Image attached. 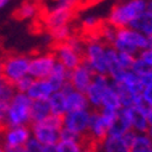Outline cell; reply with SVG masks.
<instances>
[{
	"instance_id": "6da1fadb",
	"label": "cell",
	"mask_w": 152,
	"mask_h": 152,
	"mask_svg": "<svg viewBox=\"0 0 152 152\" xmlns=\"http://www.w3.org/2000/svg\"><path fill=\"white\" fill-rule=\"evenodd\" d=\"M146 0H129L115 4L108 15L106 22L115 28L130 27L134 20L146 10Z\"/></svg>"
},
{
	"instance_id": "7a4b0ae2",
	"label": "cell",
	"mask_w": 152,
	"mask_h": 152,
	"mask_svg": "<svg viewBox=\"0 0 152 152\" xmlns=\"http://www.w3.org/2000/svg\"><path fill=\"white\" fill-rule=\"evenodd\" d=\"M111 47L118 52L129 53L132 56H139L142 51L151 47L150 39L142 34L137 32L131 27L119 28L116 37L114 40Z\"/></svg>"
},
{
	"instance_id": "3957f363",
	"label": "cell",
	"mask_w": 152,
	"mask_h": 152,
	"mask_svg": "<svg viewBox=\"0 0 152 152\" xmlns=\"http://www.w3.org/2000/svg\"><path fill=\"white\" fill-rule=\"evenodd\" d=\"M77 6L78 3L72 1V0H58V1L52 3L47 7L46 12L43 14L42 21L45 27L48 31H52L55 28L69 25Z\"/></svg>"
},
{
	"instance_id": "277c9868",
	"label": "cell",
	"mask_w": 152,
	"mask_h": 152,
	"mask_svg": "<svg viewBox=\"0 0 152 152\" xmlns=\"http://www.w3.org/2000/svg\"><path fill=\"white\" fill-rule=\"evenodd\" d=\"M31 106L32 100L27 94L16 93L9 103L6 126H31Z\"/></svg>"
},
{
	"instance_id": "5b68a950",
	"label": "cell",
	"mask_w": 152,
	"mask_h": 152,
	"mask_svg": "<svg viewBox=\"0 0 152 152\" xmlns=\"http://www.w3.org/2000/svg\"><path fill=\"white\" fill-rule=\"evenodd\" d=\"M106 47L108 45H105L99 37L89 39L86 42L83 61L95 73V75H108Z\"/></svg>"
},
{
	"instance_id": "8992f818",
	"label": "cell",
	"mask_w": 152,
	"mask_h": 152,
	"mask_svg": "<svg viewBox=\"0 0 152 152\" xmlns=\"http://www.w3.org/2000/svg\"><path fill=\"white\" fill-rule=\"evenodd\" d=\"M30 127L32 137L43 146L58 145L61 140V130L63 129V118L51 115L42 123L32 124Z\"/></svg>"
},
{
	"instance_id": "52a82bcc",
	"label": "cell",
	"mask_w": 152,
	"mask_h": 152,
	"mask_svg": "<svg viewBox=\"0 0 152 152\" xmlns=\"http://www.w3.org/2000/svg\"><path fill=\"white\" fill-rule=\"evenodd\" d=\"M118 113L106 110H93L87 134V140L96 145V143L102 142L105 137H108L111 127L116 120Z\"/></svg>"
},
{
	"instance_id": "ba28073f",
	"label": "cell",
	"mask_w": 152,
	"mask_h": 152,
	"mask_svg": "<svg viewBox=\"0 0 152 152\" xmlns=\"http://www.w3.org/2000/svg\"><path fill=\"white\" fill-rule=\"evenodd\" d=\"M30 61L31 57L26 55H10L4 57L3 75L5 79L14 86L16 82L28 75Z\"/></svg>"
},
{
	"instance_id": "9c48e42d",
	"label": "cell",
	"mask_w": 152,
	"mask_h": 152,
	"mask_svg": "<svg viewBox=\"0 0 152 152\" xmlns=\"http://www.w3.org/2000/svg\"><path fill=\"white\" fill-rule=\"evenodd\" d=\"M56 63L57 59L53 51L34 55L30 61L28 75H31L34 79H48Z\"/></svg>"
},
{
	"instance_id": "30bf717a",
	"label": "cell",
	"mask_w": 152,
	"mask_h": 152,
	"mask_svg": "<svg viewBox=\"0 0 152 152\" xmlns=\"http://www.w3.org/2000/svg\"><path fill=\"white\" fill-rule=\"evenodd\" d=\"M92 114H93L92 109L67 113L63 116V127L87 139Z\"/></svg>"
},
{
	"instance_id": "8fae6325",
	"label": "cell",
	"mask_w": 152,
	"mask_h": 152,
	"mask_svg": "<svg viewBox=\"0 0 152 152\" xmlns=\"http://www.w3.org/2000/svg\"><path fill=\"white\" fill-rule=\"evenodd\" d=\"M31 137L30 126H6L0 131V143L4 147L25 146Z\"/></svg>"
},
{
	"instance_id": "7c38bea8",
	"label": "cell",
	"mask_w": 152,
	"mask_h": 152,
	"mask_svg": "<svg viewBox=\"0 0 152 152\" xmlns=\"http://www.w3.org/2000/svg\"><path fill=\"white\" fill-rule=\"evenodd\" d=\"M111 80L108 75H95L93 83L86 92L89 106L92 110H100L102 103L106 90L110 87Z\"/></svg>"
},
{
	"instance_id": "4fadbf2b",
	"label": "cell",
	"mask_w": 152,
	"mask_h": 152,
	"mask_svg": "<svg viewBox=\"0 0 152 152\" xmlns=\"http://www.w3.org/2000/svg\"><path fill=\"white\" fill-rule=\"evenodd\" d=\"M53 53L56 56L57 62L66 67L68 71L72 72L78 66H80L83 61V55L73 50L68 43H58L53 48Z\"/></svg>"
},
{
	"instance_id": "5bb4252c",
	"label": "cell",
	"mask_w": 152,
	"mask_h": 152,
	"mask_svg": "<svg viewBox=\"0 0 152 152\" xmlns=\"http://www.w3.org/2000/svg\"><path fill=\"white\" fill-rule=\"evenodd\" d=\"M94 77L95 73L83 62L80 66H78L69 73V84L73 87V89L86 93L90 84L93 83Z\"/></svg>"
},
{
	"instance_id": "9a60e30c",
	"label": "cell",
	"mask_w": 152,
	"mask_h": 152,
	"mask_svg": "<svg viewBox=\"0 0 152 152\" xmlns=\"http://www.w3.org/2000/svg\"><path fill=\"white\" fill-rule=\"evenodd\" d=\"M62 92L66 94V98H67L68 113L90 109L86 93H82V92H78V90L73 89V87L69 84V83L62 89Z\"/></svg>"
},
{
	"instance_id": "2e32d148",
	"label": "cell",
	"mask_w": 152,
	"mask_h": 152,
	"mask_svg": "<svg viewBox=\"0 0 152 152\" xmlns=\"http://www.w3.org/2000/svg\"><path fill=\"white\" fill-rule=\"evenodd\" d=\"M96 152H131L130 143L124 136L108 135L102 142L96 143Z\"/></svg>"
},
{
	"instance_id": "e0dca14e",
	"label": "cell",
	"mask_w": 152,
	"mask_h": 152,
	"mask_svg": "<svg viewBox=\"0 0 152 152\" xmlns=\"http://www.w3.org/2000/svg\"><path fill=\"white\" fill-rule=\"evenodd\" d=\"M53 93H55V89L52 88L48 79H35L32 87L27 92V95L32 102H41L50 100Z\"/></svg>"
},
{
	"instance_id": "ac0fdd59",
	"label": "cell",
	"mask_w": 152,
	"mask_h": 152,
	"mask_svg": "<svg viewBox=\"0 0 152 152\" xmlns=\"http://www.w3.org/2000/svg\"><path fill=\"white\" fill-rule=\"evenodd\" d=\"M131 123L132 131L136 134H145L150 130V124L147 121V110L148 106L142 104L136 108H131Z\"/></svg>"
},
{
	"instance_id": "d6986e66",
	"label": "cell",
	"mask_w": 152,
	"mask_h": 152,
	"mask_svg": "<svg viewBox=\"0 0 152 152\" xmlns=\"http://www.w3.org/2000/svg\"><path fill=\"white\" fill-rule=\"evenodd\" d=\"M118 84L125 89L126 92H129L132 96L135 98H142V90H143V84H142V80L136 73H134L132 71H127L123 79H121Z\"/></svg>"
},
{
	"instance_id": "ffe728a7",
	"label": "cell",
	"mask_w": 152,
	"mask_h": 152,
	"mask_svg": "<svg viewBox=\"0 0 152 152\" xmlns=\"http://www.w3.org/2000/svg\"><path fill=\"white\" fill-rule=\"evenodd\" d=\"M132 131L131 123V110L130 109H121L118 113L116 120L114 123L109 135L114 136H124L125 134Z\"/></svg>"
},
{
	"instance_id": "44dd1931",
	"label": "cell",
	"mask_w": 152,
	"mask_h": 152,
	"mask_svg": "<svg viewBox=\"0 0 152 152\" xmlns=\"http://www.w3.org/2000/svg\"><path fill=\"white\" fill-rule=\"evenodd\" d=\"M123 109L120 100V95H119V90L118 87L114 82H111L110 87L106 90V93L104 95V99L102 103V109L100 110H106V111H114L118 113Z\"/></svg>"
},
{
	"instance_id": "7402d4cb",
	"label": "cell",
	"mask_w": 152,
	"mask_h": 152,
	"mask_svg": "<svg viewBox=\"0 0 152 152\" xmlns=\"http://www.w3.org/2000/svg\"><path fill=\"white\" fill-rule=\"evenodd\" d=\"M69 71L66 67H63L61 63H56L55 68L48 77V82L51 83L52 88L55 89V92H61L68 83H69Z\"/></svg>"
},
{
	"instance_id": "603a6c76",
	"label": "cell",
	"mask_w": 152,
	"mask_h": 152,
	"mask_svg": "<svg viewBox=\"0 0 152 152\" xmlns=\"http://www.w3.org/2000/svg\"><path fill=\"white\" fill-rule=\"evenodd\" d=\"M130 27L148 39L152 37V12L145 10L134 20Z\"/></svg>"
},
{
	"instance_id": "cb8c5ba5",
	"label": "cell",
	"mask_w": 152,
	"mask_h": 152,
	"mask_svg": "<svg viewBox=\"0 0 152 152\" xmlns=\"http://www.w3.org/2000/svg\"><path fill=\"white\" fill-rule=\"evenodd\" d=\"M40 12H41V7L37 3L25 1L15 10L14 16L19 20H32L36 16H39Z\"/></svg>"
},
{
	"instance_id": "d4e9b609",
	"label": "cell",
	"mask_w": 152,
	"mask_h": 152,
	"mask_svg": "<svg viewBox=\"0 0 152 152\" xmlns=\"http://www.w3.org/2000/svg\"><path fill=\"white\" fill-rule=\"evenodd\" d=\"M48 104H50L52 115L63 118L68 113V110H67V98H66V94L62 92V90H61V92L53 93V95L50 98V100H48Z\"/></svg>"
},
{
	"instance_id": "484cf974",
	"label": "cell",
	"mask_w": 152,
	"mask_h": 152,
	"mask_svg": "<svg viewBox=\"0 0 152 152\" xmlns=\"http://www.w3.org/2000/svg\"><path fill=\"white\" fill-rule=\"evenodd\" d=\"M51 115H52V113H51L48 100L32 102V106H31V121H32V124L42 123V121H45Z\"/></svg>"
},
{
	"instance_id": "4316f807",
	"label": "cell",
	"mask_w": 152,
	"mask_h": 152,
	"mask_svg": "<svg viewBox=\"0 0 152 152\" xmlns=\"http://www.w3.org/2000/svg\"><path fill=\"white\" fill-rule=\"evenodd\" d=\"M131 152H151L152 151V140L147 132L136 134L130 146Z\"/></svg>"
},
{
	"instance_id": "83f0119b",
	"label": "cell",
	"mask_w": 152,
	"mask_h": 152,
	"mask_svg": "<svg viewBox=\"0 0 152 152\" xmlns=\"http://www.w3.org/2000/svg\"><path fill=\"white\" fill-rule=\"evenodd\" d=\"M50 35H51V39L57 45L58 43H64V42H67L68 40H69L72 36H74L73 28H72L71 25H66V26L52 30V31H50Z\"/></svg>"
},
{
	"instance_id": "f1b7e54d",
	"label": "cell",
	"mask_w": 152,
	"mask_h": 152,
	"mask_svg": "<svg viewBox=\"0 0 152 152\" xmlns=\"http://www.w3.org/2000/svg\"><path fill=\"white\" fill-rule=\"evenodd\" d=\"M15 94H16L15 87L5 79L3 74H0V100L10 103V100L15 96Z\"/></svg>"
},
{
	"instance_id": "f546056e",
	"label": "cell",
	"mask_w": 152,
	"mask_h": 152,
	"mask_svg": "<svg viewBox=\"0 0 152 152\" xmlns=\"http://www.w3.org/2000/svg\"><path fill=\"white\" fill-rule=\"evenodd\" d=\"M99 39L108 46H111L114 40L116 37V32H118V28H115L114 26H111L108 22L102 25V27L99 28Z\"/></svg>"
},
{
	"instance_id": "4dcf8cb0",
	"label": "cell",
	"mask_w": 152,
	"mask_h": 152,
	"mask_svg": "<svg viewBox=\"0 0 152 152\" xmlns=\"http://www.w3.org/2000/svg\"><path fill=\"white\" fill-rule=\"evenodd\" d=\"M131 71L134 73L137 74L141 79H143V78L152 75V66L148 64V63H146L145 61L141 59L137 56V57H136V59H135V63L132 66V69Z\"/></svg>"
},
{
	"instance_id": "1f68e13d",
	"label": "cell",
	"mask_w": 152,
	"mask_h": 152,
	"mask_svg": "<svg viewBox=\"0 0 152 152\" xmlns=\"http://www.w3.org/2000/svg\"><path fill=\"white\" fill-rule=\"evenodd\" d=\"M86 141H83V142L59 141L57 146L59 148V152H83L84 151V146H86Z\"/></svg>"
},
{
	"instance_id": "d6a6232c",
	"label": "cell",
	"mask_w": 152,
	"mask_h": 152,
	"mask_svg": "<svg viewBox=\"0 0 152 152\" xmlns=\"http://www.w3.org/2000/svg\"><path fill=\"white\" fill-rule=\"evenodd\" d=\"M103 24H100V20L95 15H87L82 20V27L87 31H93V30H99Z\"/></svg>"
},
{
	"instance_id": "836d02e7",
	"label": "cell",
	"mask_w": 152,
	"mask_h": 152,
	"mask_svg": "<svg viewBox=\"0 0 152 152\" xmlns=\"http://www.w3.org/2000/svg\"><path fill=\"white\" fill-rule=\"evenodd\" d=\"M137 56H132V55H129V53H124V52H118V59H119V63L121 66L124 71H131L132 69V66L135 63V59Z\"/></svg>"
},
{
	"instance_id": "e575fe53",
	"label": "cell",
	"mask_w": 152,
	"mask_h": 152,
	"mask_svg": "<svg viewBox=\"0 0 152 152\" xmlns=\"http://www.w3.org/2000/svg\"><path fill=\"white\" fill-rule=\"evenodd\" d=\"M35 79L31 77V75H26L22 79H20L19 82H16L14 84L15 87V90H16V93H24V94H27V92L30 90V88L32 87Z\"/></svg>"
},
{
	"instance_id": "d590c367",
	"label": "cell",
	"mask_w": 152,
	"mask_h": 152,
	"mask_svg": "<svg viewBox=\"0 0 152 152\" xmlns=\"http://www.w3.org/2000/svg\"><path fill=\"white\" fill-rule=\"evenodd\" d=\"M59 137H61L59 141H72V142H83V141L87 140L86 137H83V136L75 134L71 130H68V129H64V127L61 130Z\"/></svg>"
},
{
	"instance_id": "8d00e7d4",
	"label": "cell",
	"mask_w": 152,
	"mask_h": 152,
	"mask_svg": "<svg viewBox=\"0 0 152 152\" xmlns=\"http://www.w3.org/2000/svg\"><path fill=\"white\" fill-rule=\"evenodd\" d=\"M25 152H45V146L36 139L31 137L25 145Z\"/></svg>"
},
{
	"instance_id": "74e56055",
	"label": "cell",
	"mask_w": 152,
	"mask_h": 152,
	"mask_svg": "<svg viewBox=\"0 0 152 152\" xmlns=\"http://www.w3.org/2000/svg\"><path fill=\"white\" fill-rule=\"evenodd\" d=\"M7 109H9V103L0 100V131L6 126Z\"/></svg>"
},
{
	"instance_id": "f35d334b",
	"label": "cell",
	"mask_w": 152,
	"mask_h": 152,
	"mask_svg": "<svg viewBox=\"0 0 152 152\" xmlns=\"http://www.w3.org/2000/svg\"><path fill=\"white\" fill-rule=\"evenodd\" d=\"M142 100L148 108H152V84L147 86L142 90Z\"/></svg>"
},
{
	"instance_id": "ab89813d",
	"label": "cell",
	"mask_w": 152,
	"mask_h": 152,
	"mask_svg": "<svg viewBox=\"0 0 152 152\" xmlns=\"http://www.w3.org/2000/svg\"><path fill=\"white\" fill-rule=\"evenodd\" d=\"M139 57L141 59L145 61L146 63H148V64L152 66V47H150V48H147L145 51H142L140 55H139Z\"/></svg>"
},
{
	"instance_id": "60d3db41",
	"label": "cell",
	"mask_w": 152,
	"mask_h": 152,
	"mask_svg": "<svg viewBox=\"0 0 152 152\" xmlns=\"http://www.w3.org/2000/svg\"><path fill=\"white\" fill-rule=\"evenodd\" d=\"M83 152H96V146L95 143L90 142L89 140L86 141V146H84V151Z\"/></svg>"
},
{
	"instance_id": "b9f144b4",
	"label": "cell",
	"mask_w": 152,
	"mask_h": 152,
	"mask_svg": "<svg viewBox=\"0 0 152 152\" xmlns=\"http://www.w3.org/2000/svg\"><path fill=\"white\" fill-rule=\"evenodd\" d=\"M6 152H25V146H12V147H5Z\"/></svg>"
},
{
	"instance_id": "7bdbcfd3",
	"label": "cell",
	"mask_w": 152,
	"mask_h": 152,
	"mask_svg": "<svg viewBox=\"0 0 152 152\" xmlns=\"http://www.w3.org/2000/svg\"><path fill=\"white\" fill-rule=\"evenodd\" d=\"M45 152H59V148L57 145L52 146H45Z\"/></svg>"
},
{
	"instance_id": "ee69618b",
	"label": "cell",
	"mask_w": 152,
	"mask_h": 152,
	"mask_svg": "<svg viewBox=\"0 0 152 152\" xmlns=\"http://www.w3.org/2000/svg\"><path fill=\"white\" fill-rule=\"evenodd\" d=\"M147 121L150 124V127H152V108H148L147 110Z\"/></svg>"
},
{
	"instance_id": "f6af8a7d",
	"label": "cell",
	"mask_w": 152,
	"mask_h": 152,
	"mask_svg": "<svg viewBox=\"0 0 152 152\" xmlns=\"http://www.w3.org/2000/svg\"><path fill=\"white\" fill-rule=\"evenodd\" d=\"M9 4H10L9 0H0V9H4V7H6Z\"/></svg>"
},
{
	"instance_id": "bcb514c9",
	"label": "cell",
	"mask_w": 152,
	"mask_h": 152,
	"mask_svg": "<svg viewBox=\"0 0 152 152\" xmlns=\"http://www.w3.org/2000/svg\"><path fill=\"white\" fill-rule=\"evenodd\" d=\"M146 10L150 11V12H152V0H148V1H147V4H146Z\"/></svg>"
},
{
	"instance_id": "7dc6e473",
	"label": "cell",
	"mask_w": 152,
	"mask_h": 152,
	"mask_svg": "<svg viewBox=\"0 0 152 152\" xmlns=\"http://www.w3.org/2000/svg\"><path fill=\"white\" fill-rule=\"evenodd\" d=\"M4 69V58H0V74H3Z\"/></svg>"
},
{
	"instance_id": "c3c4849f",
	"label": "cell",
	"mask_w": 152,
	"mask_h": 152,
	"mask_svg": "<svg viewBox=\"0 0 152 152\" xmlns=\"http://www.w3.org/2000/svg\"><path fill=\"white\" fill-rule=\"evenodd\" d=\"M0 152H6V151H5V147L1 145V143H0Z\"/></svg>"
},
{
	"instance_id": "681fc988",
	"label": "cell",
	"mask_w": 152,
	"mask_h": 152,
	"mask_svg": "<svg viewBox=\"0 0 152 152\" xmlns=\"http://www.w3.org/2000/svg\"><path fill=\"white\" fill-rule=\"evenodd\" d=\"M148 135H150V137H151V140H152V127H150V130H148V132H147Z\"/></svg>"
},
{
	"instance_id": "f907efd6",
	"label": "cell",
	"mask_w": 152,
	"mask_h": 152,
	"mask_svg": "<svg viewBox=\"0 0 152 152\" xmlns=\"http://www.w3.org/2000/svg\"><path fill=\"white\" fill-rule=\"evenodd\" d=\"M150 45H151V47H152V37H150Z\"/></svg>"
}]
</instances>
